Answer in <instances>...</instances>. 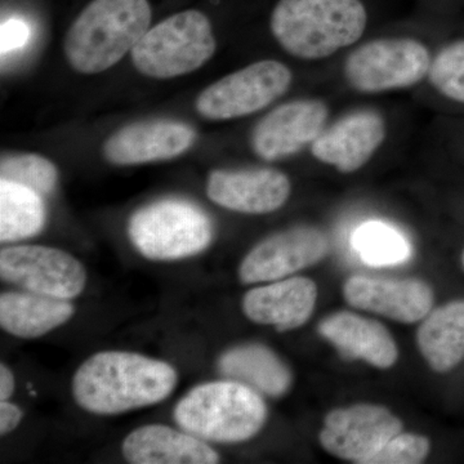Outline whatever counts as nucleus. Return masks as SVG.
<instances>
[{"mask_svg":"<svg viewBox=\"0 0 464 464\" xmlns=\"http://www.w3.org/2000/svg\"><path fill=\"white\" fill-rule=\"evenodd\" d=\"M173 365L130 351L94 353L76 369L72 396L96 415H118L164 401L176 389Z\"/></svg>","mask_w":464,"mask_h":464,"instance_id":"f257e3e1","label":"nucleus"},{"mask_svg":"<svg viewBox=\"0 0 464 464\" xmlns=\"http://www.w3.org/2000/svg\"><path fill=\"white\" fill-rule=\"evenodd\" d=\"M368 12L362 0H279L270 29L290 56L316 61L331 57L364 35Z\"/></svg>","mask_w":464,"mask_h":464,"instance_id":"f03ea898","label":"nucleus"},{"mask_svg":"<svg viewBox=\"0 0 464 464\" xmlns=\"http://www.w3.org/2000/svg\"><path fill=\"white\" fill-rule=\"evenodd\" d=\"M151 23L149 0H92L66 34L63 52L81 74H99L136 47Z\"/></svg>","mask_w":464,"mask_h":464,"instance_id":"7ed1b4c3","label":"nucleus"},{"mask_svg":"<svg viewBox=\"0 0 464 464\" xmlns=\"http://www.w3.org/2000/svg\"><path fill=\"white\" fill-rule=\"evenodd\" d=\"M176 423L204 441L235 444L257 435L267 408L257 391L239 381H215L188 391L173 411Z\"/></svg>","mask_w":464,"mask_h":464,"instance_id":"20e7f679","label":"nucleus"},{"mask_svg":"<svg viewBox=\"0 0 464 464\" xmlns=\"http://www.w3.org/2000/svg\"><path fill=\"white\" fill-rule=\"evenodd\" d=\"M127 231L142 257L160 262L199 255L215 237L209 216L183 199L158 200L140 208L130 216Z\"/></svg>","mask_w":464,"mask_h":464,"instance_id":"39448f33","label":"nucleus"},{"mask_svg":"<svg viewBox=\"0 0 464 464\" xmlns=\"http://www.w3.org/2000/svg\"><path fill=\"white\" fill-rule=\"evenodd\" d=\"M216 48L209 18L197 9H188L149 29L130 56L141 74L154 79H173L206 65Z\"/></svg>","mask_w":464,"mask_h":464,"instance_id":"423d86ee","label":"nucleus"},{"mask_svg":"<svg viewBox=\"0 0 464 464\" xmlns=\"http://www.w3.org/2000/svg\"><path fill=\"white\" fill-rule=\"evenodd\" d=\"M431 61L429 48L418 39H374L348 54L343 76L359 93L408 90L429 76Z\"/></svg>","mask_w":464,"mask_h":464,"instance_id":"0eeeda50","label":"nucleus"},{"mask_svg":"<svg viewBox=\"0 0 464 464\" xmlns=\"http://www.w3.org/2000/svg\"><path fill=\"white\" fill-rule=\"evenodd\" d=\"M293 83L285 63L262 60L231 72L198 96L195 108L209 121H232L261 111L284 96Z\"/></svg>","mask_w":464,"mask_h":464,"instance_id":"6e6552de","label":"nucleus"},{"mask_svg":"<svg viewBox=\"0 0 464 464\" xmlns=\"http://www.w3.org/2000/svg\"><path fill=\"white\" fill-rule=\"evenodd\" d=\"M3 282L48 297L72 301L83 293L87 271L74 256L45 246H12L0 252Z\"/></svg>","mask_w":464,"mask_h":464,"instance_id":"1a4fd4ad","label":"nucleus"},{"mask_svg":"<svg viewBox=\"0 0 464 464\" xmlns=\"http://www.w3.org/2000/svg\"><path fill=\"white\" fill-rule=\"evenodd\" d=\"M329 106L320 99L283 103L264 116L250 134V148L265 161L283 160L313 145L325 130Z\"/></svg>","mask_w":464,"mask_h":464,"instance_id":"9d476101","label":"nucleus"},{"mask_svg":"<svg viewBox=\"0 0 464 464\" xmlns=\"http://www.w3.org/2000/svg\"><path fill=\"white\" fill-rule=\"evenodd\" d=\"M328 250L325 232L315 226H297L271 235L250 250L241 262L239 277L246 284L285 279L322 261Z\"/></svg>","mask_w":464,"mask_h":464,"instance_id":"9b49d317","label":"nucleus"},{"mask_svg":"<svg viewBox=\"0 0 464 464\" xmlns=\"http://www.w3.org/2000/svg\"><path fill=\"white\" fill-rule=\"evenodd\" d=\"M401 430L399 418L383 406L355 405L328 414L320 442L333 456L368 464Z\"/></svg>","mask_w":464,"mask_h":464,"instance_id":"f8f14e48","label":"nucleus"},{"mask_svg":"<svg viewBox=\"0 0 464 464\" xmlns=\"http://www.w3.org/2000/svg\"><path fill=\"white\" fill-rule=\"evenodd\" d=\"M386 137L384 116L374 109H359L326 125L310 150L320 163L341 173H353L369 163Z\"/></svg>","mask_w":464,"mask_h":464,"instance_id":"ddd939ff","label":"nucleus"},{"mask_svg":"<svg viewBox=\"0 0 464 464\" xmlns=\"http://www.w3.org/2000/svg\"><path fill=\"white\" fill-rule=\"evenodd\" d=\"M197 140L190 125L169 119L137 121L116 130L103 143V157L115 166L170 160L185 154Z\"/></svg>","mask_w":464,"mask_h":464,"instance_id":"4468645a","label":"nucleus"},{"mask_svg":"<svg viewBox=\"0 0 464 464\" xmlns=\"http://www.w3.org/2000/svg\"><path fill=\"white\" fill-rule=\"evenodd\" d=\"M292 192L289 177L273 168L210 172L207 195L217 206L244 213L268 215L285 206Z\"/></svg>","mask_w":464,"mask_h":464,"instance_id":"2eb2a0df","label":"nucleus"},{"mask_svg":"<svg viewBox=\"0 0 464 464\" xmlns=\"http://www.w3.org/2000/svg\"><path fill=\"white\" fill-rule=\"evenodd\" d=\"M343 295L351 306L400 323L420 322L433 304L431 286L418 279L353 276L344 284Z\"/></svg>","mask_w":464,"mask_h":464,"instance_id":"dca6fc26","label":"nucleus"},{"mask_svg":"<svg viewBox=\"0 0 464 464\" xmlns=\"http://www.w3.org/2000/svg\"><path fill=\"white\" fill-rule=\"evenodd\" d=\"M317 288L307 277H290L250 289L243 311L253 323L273 325L279 332L299 328L315 308Z\"/></svg>","mask_w":464,"mask_h":464,"instance_id":"f3484780","label":"nucleus"},{"mask_svg":"<svg viewBox=\"0 0 464 464\" xmlns=\"http://www.w3.org/2000/svg\"><path fill=\"white\" fill-rule=\"evenodd\" d=\"M125 460L133 464H215L218 453L207 441L164 424L133 430L121 444Z\"/></svg>","mask_w":464,"mask_h":464,"instance_id":"a211bd4d","label":"nucleus"},{"mask_svg":"<svg viewBox=\"0 0 464 464\" xmlns=\"http://www.w3.org/2000/svg\"><path fill=\"white\" fill-rule=\"evenodd\" d=\"M319 333L348 359L365 360L386 369L398 360V347L387 329L355 314L338 313L324 319Z\"/></svg>","mask_w":464,"mask_h":464,"instance_id":"6ab92c4d","label":"nucleus"},{"mask_svg":"<svg viewBox=\"0 0 464 464\" xmlns=\"http://www.w3.org/2000/svg\"><path fill=\"white\" fill-rule=\"evenodd\" d=\"M75 307L67 299L27 292H7L0 295V326L23 340H35L69 322Z\"/></svg>","mask_w":464,"mask_h":464,"instance_id":"aec40b11","label":"nucleus"},{"mask_svg":"<svg viewBox=\"0 0 464 464\" xmlns=\"http://www.w3.org/2000/svg\"><path fill=\"white\" fill-rule=\"evenodd\" d=\"M219 372L264 395L279 398L288 391L292 374L270 348L246 344L226 351L218 362Z\"/></svg>","mask_w":464,"mask_h":464,"instance_id":"412c9836","label":"nucleus"},{"mask_svg":"<svg viewBox=\"0 0 464 464\" xmlns=\"http://www.w3.org/2000/svg\"><path fill=\"white\" fill-rule=\"evenodd\" d=\"M418 347L433 371L456 368L464 359V301L433 311L418 329Z\"/></svg>","mask_w":464,"mask_h":464,"instance_id":"4be33fe9","label":"nucleus"},{"mask_svg":"<svg viewBox=\"0 0 464 464\" xmlns=\"http://www.w3.org/2000/svg\"><path fill=\"white\" fill-rule=\"evenodd\" d=\"M47 208L43 195L20 183L0 179V241L16 243L44 228Z\"/></svg>","mask_w":464,"mask_h":464,"instance_id":"5701e85b","label":"nucleus"},{"mask_svg":"<svg viewBox=\"0 0 464 464\" xmlns=\"http://www.w3.org/2000/svg\"><path fill=\"white\" fill-rule=\"evenodd\" d=\"M353 246L362 261L373 266L401 264L411 256L404 237L380 222L362 226L353 237Z\"/></svg>","mask_w":464,"mask_h":464,"instance_id":"b1692460","label":"nucleus"},{"mask_svg":"<svg viewBox=\"0 0 464 464\" xmlns=\"http://www.w3.org/2000/svg\"><path fill=\"white\" fill-rule=\"evenodd\" d=\"M0 179L20 183L45 197L56 188L58 170L50 159L42 155L12 154L2 158Z\"/></svg>","mask_w":464,"mask_h":464,"instance_id":"393cba45","label":"nucleus"},{"mask_svg":"<svg viewBox=\"0 0 464 464\" xmlns=\"http://www.w3.org/2000/svg\"><path fill=\"white\" fill-rule=\"evenodd\" d=\"M430 83L447 99L464 103V39L444 45L432 58Z\"/></svg>","mask_w":464,"mask_h":464,"instance_id":"a878e982","label":"nucleus"},{"mask_svg":"<svg viewBox=\"0 0 464 464\" xmlns=\"http://www.w3.org/2000/svg\"><path fill=\"white\" fill-rule=\"evenodd\" d=\"M429 451L430 441L423 436L400 432L368 464H417L423 462Z\"/></svg>","mask_w":464,"mask_h":464,"instance_id":"bb28decb","label":"nucleus"},{"mask_svg":"<svg viewBox=\"0 0 464 464\" xmlns=\"http://www.w3.org/2000/svg\"><path fill=\"white\" fill-rule=\"evenodd\" d=\"M2 35H0V43H2V53H9L20 50L26 44L30 38V27L25 21L20 18H11L2 24Z\"/></svg>","mask_w":464,"mask_h":464,"instance_id":"cd10ccee","label":"nucleus"},{"mask_svg":"<svg viewBox=\"0 0 464 464\" xmlns=\"http://www.w3.org/2000/svg\"><path fill=\"white\" fill-rule=\"evenodd\" d=\"M24 413L20 406L9 400L0 401V435L5 436L17 429L23 420Z\"/></svg>","mask_w":464,"mask_h":464,"instance_id":"c85d7f7f","label":"nucleus"},{"mask_svg":"<svg viewBox=\"0 0 464 464\" xmlns=\"http://www.w3.org/2000/svg\"><path fill=\"white\" fill-rule=\"evenodd\" d=\"M14 390H16L14 374L7 365H0V401L11 399Z\"/></svg>","mask_w":464,"mask_h":464,"instance_id":"c756f323","label":"nucleus"},{"mask_svg":"<svg viewBox=\"0 0 464 464\" xmlns=\"http://www.w3.org/2000/svg\"><path fill=\"white\" fill-rule=\"evenodd\" d=\"M462 264H463V267H464V249H463V253H462Z\"/></svg>","mask_w":464,"mask_h":464,"instance_id":"7c9ffc66","label":"nucleus"}]
</instances>
